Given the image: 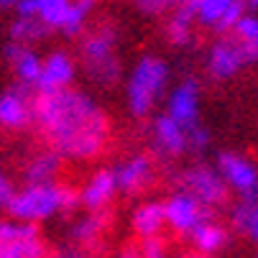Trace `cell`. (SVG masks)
I'll return each mask as SVG.
<instances>
[{"mask_svg":"<svg viewBox=\"0 0 258 258\" xmlns=\"http://www.w3.org/2000/svg\"><path fill=\"white\" fill-rule=\"evenodd\" d=\"M33 125L61 159H92L107 143L110 123L97 102L77 90L33 97Z\"/></svg>","mask_w":258,"mask_h":258,"instance_id":"6da1fadb","label":"cell"},{"mask_svg":"<svg viewBox=\"0 0 258 258\" xmlns=\"http://www.w3.org/2000/svg\"><path fill=\"white\" fill-rule=\"evenodd\" d=\"M80 205V195L69 184H39V187H26L11 197L6 210L16 223H39L56 212H72Z\"/></svg>","mask_w":258,"mask_h":258,"instance_id":"7a4b0ae2","label":"cell"},{"mask_svg":"<svg viewBox=\"0 0 258 258\" xmlns=\"http://www.w3.org/2000/svg\"><path fill=\"white\" fill-rule=\"evenodd\" d=\"M169 80L166 61L156 56H143L128 80V110L136 118H146L154 110Z\"/></svg>","mask_w":258,"mask_h":258,"instance_id":"3957f363","label":"cell"},{"mask_svg":"<svg viewBox=\"0 0 258 258\" xmlns=\"http://www.w3.org/2000/svg\"><path fill=\"white\" fill-rule=\"evenodd\" d=\"M115 41L118 31L113 26H102L95 33L85 36L82 41V61L87 75L97 85H115L120 77V61L115 56Z\"/></svg>","mask_w":258,"mask_h":258,"instance_id":"277c9868","label":"cell"},{"mask_svg":"<svg viewBox=\"0 0 258 258\" xmlns=\"http://www.w3.org/2000/svg\"><path fill=\"white\" fill-rule=\"evenodd\" d=\"M176 184H179V192H187L189 197H195L200 205L210 210L225 205L228 200V184L217 174V169H210L205 164L181 171L176 176Z\"/></svg>","mask_w":258,"mask_h":258,"instance_id":"5b68a950","label":"cell"},{"mask_svg":"<svg viewBox=\"0 0 258 258\" xmlns=\"http://www.w3.org/2000/svg\"><path fill=\"white\" fill-rule=\"evenodd\" d=\"M0 258H46V243L31 223H0Z\"/></svg>","mask_w":258,"mask_h":258,"instance_id":"8992f818","label":"cell"},{"mask_svg":"<svg viewBox=\"0 0 258 258\" xmlns=\"http://www.w3.org/2000/svg\"><path fill=\"white\" fill-rule=\"evenodd\" d=\"M217 174L243 197V202H258V169L248 159L230 154V151H220Z\"/></svg>","mask_w":258,"mask_h":258,"instance_id":"52a82bcc","label":"cell"},{"mask_svg":"<svg viewBox=\"0 0 258 258\" xmlns=\"http://www.w3.org/2000/svg\"><path fill=\"white\" fill-rule=\"evenodd\" d=\"M207 220H212V210L200 205L187 192H176L164 202V223H169L181 235H192V230Z\"/></svg>","mask_w":258,"mask_h":258,"instance_id":"ba28073f","label":"cell"},{"mask_svg":"<svg viewBox=\"0 0 258 258\" xmlns=\"http://www.w3.org/2000/svg\"><path fill=\"white\" fill-rule=\"evenodd\" d=\"M187 6L197 21L205 26H212L217 33H228L233 26L245 16V3L243 0H187Z\"/></svg>","mask_w":258,"mask_h":258,"instance_id":"9c48e42d","label":"cell"},{"mask_svg":"<svg viewBox=\"0 0 258 258\" xmlns=\"http://www.w3.org/2000/svg\"><path fill=\"white\" fill-rule=\"evenodd\" d=\"M33 123V97L31 87L16 82L6 95H0V125L21 131Z\"/></svg>","mask_w":258,"mask_h":258,"instance_id":"30bf717a","label":"cell"},{"mask_svg":"<svg viewBox=\"0 0 258 258\" xmlns=\"http://www.w3.org/2000/svg\"><path fill=\"white\" fill-rule=\"evenodd\" d=\"M166 115L184 131H192L195 125H200V85L195 80H184L169 95Z\"/></svg>","mask_w":258,"mask_h":258,"instance_id":"8fae6325","label":"cell"},{"mask_svg":"<svg viewBox=\"0 0 258 258\" xmlns=\"http://www.w3.org/2000/svg\"><path fill=\"white\" fill-rule=\"evenodd\" d=\"M113 176H115V187L123 195L133 197V195H141L154 181V164L149 156L138 154V156H131L123 164H118L113 169Z\"/></svg>","mask_w":258,"mask_h":258,"instance_id":"7c38bea8","label":"cell"},{"mask_svg":"<svg viewBox=\"0 0 258 258\" xmlns=\"http://www.w3.org/2000/svg\"><path fill=\"white\" fill-rule=\"evenodd\" d=\"M243 67H245V61L240 56L238 41L230 39V36H223L220 41H215V46L207 54V72L215 80H230Z\"/></svg>","mask_w":258,"mask_h":258,"instance_id":"4fadbf2b","label":"cell"},{"mask_svg":"<svg viewBox=\"0 0 258 258\" xmlns=\"http://www.w3.org/2000/svg\"><path fill=\"white\" fill-rule=\"evenodd\" d=\"M72 80H75V61L64 51H54L46 61H41V75L36 80V90H39V95L59 92L67 90Z\"/></svg>","mask_w":258,"mask_h":258,"instance_id":"5bb4252c","label":"cell"},{"mask_svg":"<svg viewBox=\"0 0 258 258\" xmlns=\"http://www.w3.org/2000/svg\"><path fill=\"white\" fill-rule=\"evenodd\" d=\"M187 149V131L179 128L166 113L154 120V154L161 159H174Z\"/></svg>","mask_w":258,"mask_h":258,"instance_id":"9a60e30c","label":"cell"},{"mask_svg":"<svg viewBox=\"0 0 258 258\" xmlns=\"http://www.w3.org/2000/svg\"><path fill=\"white\" fill-rule=\"evenodd\" d=\"M115 192H118V187H115L113 169H100L80 192V205H85L90 212H97L115 197Z\"/></svg>","mask_w":258,"mask_h":258,"instance_id":"2e32d148","label":"cell"},{"mask_svg":"<svg viewBox=\"0 0 258 258\" xmlns=\"http://www.w3.org/2000/svg\"><path fill=\"white\" fill-rule=\"evenodd\" d=\"M59 166H61V156L51 149L36 154L26 169H23V179H26V187H39V184H51L59 174Z\"/></svg>","mask_w":258,"mask_h":258,"instance_id":"e0dca14e","label":"cell"},{"mask_svg":"<svg viewBox=\"0 0 258 258\" xmlns=\"http://www.w3.org/2000/svg\"><path fill=\"white\" fill-rule=\"evenodd\" d=\"M6 59L13 64L21 85H28V87L36 85V80H39V75H41V59L36 56L28 46L11 41V44L6 46Z\"/></svg>","mask_w":258,"mask_h":258,"instance_id":"ac0fdd59","label":"cell"},{"mask_svg":"<svg viewBox=\"0 0 258 258\" xmlns=\"http://www.w3.org/2000/svg\"><path fill=\"white\" fill-rule=\"evenodd\" d=\"M110 225V212L107 210H97V212H87L80 223L72 225L69 238L75 240V245L82 248H92V243H97V238L107 230Z\"/></svg>","mask_w":258,"mask_h":258,"instance_id":"d6986e66","label":"cell"},{"mask_svg":"<svg viewBox=\"0 0 258 258\" xmlns=\"http://www.w3.org/2000/svg\"><path fill=\"white\" fill-rule=\"evenodd\" d=\"M233 39L238 41L243 61L255 64L258 61V18L255 16H243L233 26Z\"/></svg>","mask_w":258,"mask_h":258,"instance_id":"ffe728a7","label":"cell"},{"mask_svg":"<svg viewBox=\"0 0 258 258\" xmlns=\"http://www.w3.org/2000/svg\"><path fill=\"white\" fill-rule=\"evenodd\" d=\"M164 225V205L161 202H146L133 212V230L143 238H156Z\"/></svg>","mask_w":258,"mask_h":258,"instance_id":"44dd1931","label":"cell"},{"mask_svg":"<svg viewBox=\"0 0 258 258\" xmlns=\"http://www.w3.org/2000/svg\"><path fill=\"white\" fill-rule=\"evenodd\" d=\"M192 23H195V16L187 6H179L174 11V16L169 18L166 23V39L171 46H189L192 39H195V31H192Z\"/></svg>","mask_w":258,"mask_h":258,"instance_id":"7402d4cb","label":"cell"},{"mask_svg":"<svg viewBox=\"0 0 258 258\" xmlns=\"http://www.w3.org/2000/svg\"><path fill=\"white\" fill-rule=\"evenodd\" d=\"M192 240L202 250V255H210L228 243V230L220 223H215V220H207V223H202L192 230Z\"/></svg>","mask_w":258,"mask_h":258,"instance_id":"603a6c76","label":"cell"},{"mask_svg":"<svg viewBox=\"0 0 258 258\" xmlns=\"http://www.w3.org/2000/svg\"><path fill=\"white\" fill-rule=\"evenodd\" d=\"M233 225L238 233L248 235L250 240H258V202H240L235 205L233 215Z\"/></svg>","mask_w":258,"mask_h":258,"instance_id":"cb8c5ba5","label":"cell"},{"mask_svg":"<svg viewBox=\"0 0 258 258\" xmlns=\"http://www.w3.org/2000/svg\"><path fill=\"white\" fill-rule=\"evenodd\" d=\"M51 28L44 26L39 18H18L13 26H11V39L13 44H28V41H41L44 36H49Z\"/></svg>","mask_w":258,"mask_h":258,"instance_id":"d4e9b609","label":"cell"},{"mask_svg":"<svg viewBox=\"0 0 258 258\" xmlns=\"http://www.w3.org/2000/svg\"><path fill=\"white\" fill-rule=\"evenodd\" d=\"M72 0H36V18L49 28H61Z\"/></svg>","mask_w":258,"mask_h":258,"instance_id":"484cf974","label":"cell"},{"mask_svg":"<svg viewBox=\"0 0 258 258\" xmlns=\"http://www.w3.org/2000/svg\"><path fill=\"white\" fill-rule=\"evenodd\" d=\"M85 18H87V13H85L77 3H72L69 11H67V18H64V23H61V31H64L67 36H77V33H82V28H85Z\"/></svg>","mask_w":258,"mask_h":258,"instance_id":"4316f807","label":"cell"},{"mask_svg":"<svg viewBox=\"0 0 258 258\" xmlns=\"http://www.w3.org/2000/svg\"><path fill=\"white\" fill-rule=\"evenodd\" d=\"M187 0H136L138 11L149 13V16H159V13H166V11H176L179 6H184Z\"/></svg>","mask_w":258,"mask_h":258,"instance_id":"83f0119b","label":"cell"},{"mask_svg":"<svg viewBox=\"0 0 258 258\" xmlns=\"http://www.w3.org/2000/svg\"><path fill=\"white\" fill-rule=\"evenodd\" d=\"M187 149H192L197 154H205L210 149V131L202 128V125H195L192 131H187Z\"/></svg>","mask_w":258,"mask_h":258,"instance_id":"f1b7e54d","label":"cell"},{"mask_svg":"<svg viewBox=\"0 0 258 258\" xmlns=\"http://www.w3.org/2000/svg\"><path fill=\"white\" fill-rule=\"evenodd\" d=\"M138 258H166V245L164 240L156 235V238H143L141 240V253Z\"/></svg>","mask_w":258,"mask_h":258,"instance_id":"f546056e","label":"cell"},{"mask_svg":"<svg viewBox=\"0 0 258 258\" xmlns=\"http://www.w3.org/2000/svg\"><path fill=\"white\" fill-rule=\"evenodd\" d=\"M46 258H95L90 248L82 245H67V248H56L54 253H49Z\"/></svg>","mask_w":258,"mask_h":258,"instance_id":"4dcf8cb0","label":"cell"},{"mask_svg":"<svg viewBox=\"0 0 258 258\" xmlns=\"http://www.w3.org/2000/svg\"><path fill=\"white\" fill-rule=\"evenodd\" d=\"M16 195V189H13V184H11V179L0 171V207H6L8 202H11V197Z\"/></svg>","mask_w":258,"mask_h":258,"instance_id":"1f68e13d","label":"cell"},{"mask_svg":"<svg viewBox=\"0 0 258 258\" xmlns=\"http://www.w3.org/2000/svg\"><path fill=\"white\" fill-rule=\"evenodd\" d=\"M16 13L18 18H36V0H18Z\"/></svg>","mask_w":258,"mask_h":258,"instance_id":"d6a6232c","label":"cell"},{"mask_svg":"<svg viewBox=\"0 0 258 258\" xmlns=\"http://www.w3.org/2000/svg\"><path fill=\"white\" fill-rule=\"evenodd\" d=\"M18 6V0H0V11H11Z\"/></svg>","mask_w":258,"mask_h":258,"instance_id":"836d02e7","label":"cell"},{"mask_svg":"<svg viewBox=\"0 0 258 258\" xmlns=\"http://www.w3.org/2000/svg\"><path fill=\"white\" fill-rule=\"evenodd\" d=\"M245 8H258V0H243Z\"/></svg>","mask_w":258,"mask_h":258,"instance_id":"e575fe53","label":"cell"},{"mask_svg":"<svg viewBox=\"0 0 258 258\" xmlns=\"http://www.w3.org/2000/svg\"><path fill=\"white\" fill-rule=\"evenodd\" d=\"M118 258H138L136 253H123V255H118Z\"/></svg>","mask_w":258,"mask_h":258,"instance_id":"d590c367","label":"cell"}]
</instances>
